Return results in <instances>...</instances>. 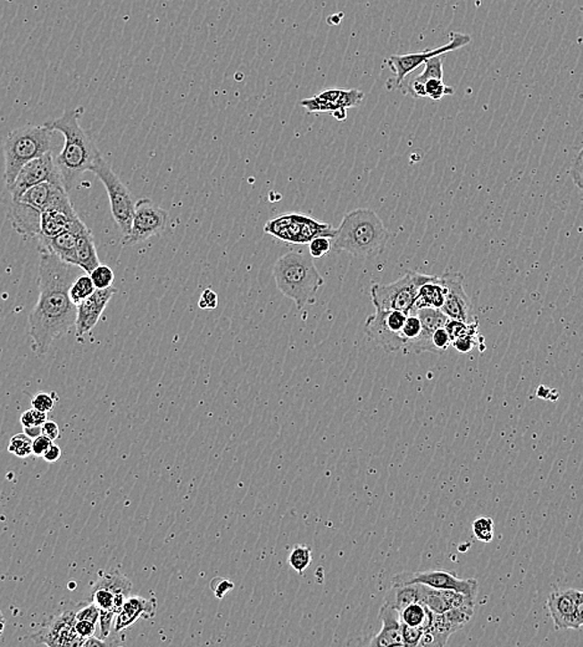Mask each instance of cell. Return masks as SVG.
Masks as SVG:
<instances>
[{
    "label": "cell",
    "instance_id": "1",
    "mask_svg": "<svg viewBox=\"0 0 583 647\" xmlns=\"http://www.w3.org/2000/svg\"><path fill=\"white\" fill-rule=\"evenodd\" d=\"M39 252V299L28 316V323L33 340L31 348L35 354L44 355L56 339L75 326L76 306L70 299L69 290L81 269L62 262L53 253Z\"/></svg>",
    "mask_w": 583,
    "mask_h": 647
},
{
    "label": "cell",
    "instance_id": "2",
    "mask_svg": "<svg viewBox=\"0 0 583 647\" xmlns=\"http://www.w3.org/2000/svg\"><path fill=\"white\" fill-rule=\"evenodd\" d=\"M84 107L66 110L58 119L47 120L43 125L64 136V147L55 158L62 185L70 191L85 172H90L101 157L90 133L80 125Z\"/></svg>",
    "mask_w": 583,
    "mask_h": 647
},
{
    "label": "cell",
    "instance_id": "3",
    "mask_svg": "<svg viewBox=\"0 0 583 647\" xmlns=\"http://www.w3.org/2000/svg\"><path fill=\"white\" fill-rule=\"evenodd\" d=\"M388 231L375 211L357 208L348 212L336 228L332 249L346 252L357 259H371L385 252Z\"/></svg>",
    "mask_w": 583,
    "mask_h": 647
},
{
    "label": "cell",
    "instance_id": "4",
    "mask_svg": "<svg viewBox=\"0 0 583 647\" xmlns=\"http://www.w3.org/2000/svg\"><path fill=\"white\" fill-rule=\"evenodd\" d=\"M278 290L293 300L297 309H304L307 304L316 301V295L325 284L312 256L291 250L277 260L272 268Z\"/></svg>",
    "mask_w": 583,
    "mask_h": 647
},
{
    "label": "cell",
    "instance_id": "5",
    "mask_svg": "<svg viewBox=\"0 0 583 647\" xmlns=\"http://www.w3.org/2000/svg\"><path fill=\"white\" fill-rule=\"evenodd\" d=\"M53 133L44 125H27L8 133L4 141L6 186L12 185L25 164L52 152Z\"/></svg>",
    "mask_w": 583,
    "mask_h": 647
},
{
    "label": "cell",
    "instance_id": "6",
    "mask_svg": "<svg viewBox=\"0 0 583 647\" xmlns=\"http://www.w3.org/2000/svg\"><path fill=\"white\" fill-rule=\"evenodd\" d=\"M132 583L129 578L120 573H100V578L91 589V601L96 605L100 611L98 624H100V636L110 646L117 645L111 639L112 624L116 615L121 610L122 605L128 601L132 592ZM115 633V631H113Z\"/></svg>",
    "mask_w": 583,
    "mask_h": 647
},
{
    "label": "cell",
    "instance_id": "7",
    "mask_svg": "<svg viewBox=\"0 0 583 647\" xmlns=\"http://www.w3.org/2000/svg\"><path fill=\"white\" fill-rule=\"evenodd\" d=\"M433 275L421 274L408 269L404 277L389 284H373L371 288V299L375 309L396 310L410 314L416 301L418 290Z\"/></svg>",
    "mask_w": 583,
    "mask_h": 647
},
{
    "label": "cell",
    "instance_id": "8",
    "mask_svg": "<svg viewBox=\"0 0 583 647\" xmlns=\"http://www.w3.org/2000/svg\"><path fill=\"white\" fill-rule=\"evenodd\" d=\"M265 233L291 244H309L316 237H334L335 228L305 214L279 215L265 224Z\"/></svg>",
    "mask_w": 583,
    "mask_h": 647
},
{
    "label": "cell",
    "instance_id": "9",
    "mask_svg": "<svg viewBox=\"0 0 583 647\" xmlns=\"http://www.w3.org/2000/svg\"><path fill=\"white\" fill-rule=\"evenodd\" d=\"M90 172L96 174L106 189L110 199L111 214L121 231L122 237L126 236L131 228L133 214H135L136 203L131 192L111 170L110 164L104 161V157L95 164Z\"/></svg>",
    "mask_w": 583,
    "mask_h": 647
},
{
    "label": "cell",
    "instance_id": "10",
    "mask_svg": "<svg viewBox=\"0 0 583 647\" xmlns=\"http://www.w3.org/2000/svg\"><path fill=\"white\" fill-rule=\"evenodd\" d=\"M407 315L396 310L376 309L375 314L370 315L364 323V334L387 353L404 350L402 329Z\"/></svg>",
    "mask_w": 583,
    "mask_h": 647
},
{
    "label": "cell",
    "instance_id": "11",
    "mask_svg": "<svg viewBox=\"0 0 583 647\" xmlns=\"http://www.w3.org/2000/svg\"><path fill=\"white\" fill-rule=\"evenodd\" d=\"M168 214L163 208L158 207L150 198L139 199L135 205L131 228L122 237L123 247H131L145 242L151 237L158 236L166 231Z\"/></svg>",
    "mask_w": 583,
    "mask_h": 647
},
{
    "label": "cell",
    "instance_id": "12",
    "mask_svg": "<svg viewBox=\"0 0 583 647\" xmlns=\"http://www.w3.org/2000/svg\"><path fill=\"white\" fill-rule=\"evenodd\" d=\"M471 38L467 34L452 33L451 40L446 46L428 49L421 53L404 54V55H392L385 60V65L395 74V84L393 88H401L408 75L420 68L428 59L434 56L445 55L446 53L455 52L461 47L468 46Z\"/></svg>",
    "mask_w": 583,
    "mask_h": 647
},
{
    "label": "cell",
    "instance_id": "13",
    "mask_svg": "<svg viewBox=\"0 0 583 647\" xmlns=\"http://www.w3.org/2000/svg\"><path fill=\"white\" fill-rule=\"evenodd\" d=\"M423 584L439 590H454L471 598H477L478 582L475 579H462L455 573L446 570H424V572H404L393 576L392 585Z\"/></svg>",
    "mask_w": 583,
    "mask_h": 647
},
{
    "label": "cell",
    "instance_id": "14",
    "mask_svg": "<svg viewBox=\"0 0 583 647\" xmlns=\"http://www.w3.org/2000/svg\"><path fill=\"white\" fill-rule=\"evenodd\" d=\"M363 98L362 91L356 88H326L322 93L301 101L300 105L307 113H329L338 122H345L347 119V109L360 106Z\"/></svg>",
    "mask_w": 583,
    "mask_h": 647
},
{
    "label": "cell",
    "instance_id": "15",
    "mask_svg": "<svg viewBox=\"0 0 583 647\" xmlns=\"http://www.w3.org/2000/svg\"><path fill=\"white\" fill-rule=\"evenodd\" d=\"M551 618L557 630H579L583 625V594L581 590H557L547 601Z\"/></svg>",
    "mask_w": 583,
    "mask_h": 647
},
{
    "label": "cell",
    "instance_id": "16",
    "mask_svg": "<svg viewBox=\"0 0 583 647\" xmlns=\"http://www.w3.org/2000/svg\"><path fill=\"white\" fill-rule=\"evenodd\" d=\"M49 181H62L55 164V158L53 157V152H47L43 156L34 158L25 164L19 171L15 180L12 181V185L6 186V189L11 193V201H17L19 197L31 187L49 182Z\"/></svg>",
    "mask_w": 583,
    "mask_h": 647
},
{
    "label": "cell",
    "instance_id": "17",
    "mask_svg": "<svg viewBox=\"0 0 583 647\" xmlns=\"http://www.w3.org/2000/svg\"><path fill=\"white\" fill-rule=\"evenodd\" d=\"M474 617V608H453L443 614H434L429 629L423 631L418 646H446L449 637L462 629Z\"/></svg>",
    "mask_w": 583,
    "mask_h": 647
},
{
    "label": "cell",
    "instance_id": "18",
    "mask_svg": "<svg viewBox=\"0 0 583 647\" xmlns=\"http://www.w3.org/2000/svg\"><path fill=\"white\" fill-rule=\"evenodd\" d=\"M75 610L76 605L65 609L64 611L54 617L39 633L30 635V639L37 643H44L47 646H84L85 639L79 636L75 631Z\"/></svg>",
    "mask_w": 583,
    "mask_h": 647
},
{
    "label": "cell",
    "instance_id": "19",
    "mask_svg": "<svg viewBox=\"0 0 583 647\" xmlns=\"http://www.w3.org/2000/svg\"><path fill=\"white\" fill-rule=\"evenodd\" d=\"M446 288L445 304L440 312L449 319L473 323L478 320L474 314L473 303L464 290V275L459 272H446L442 277Z\"/></svg>",
    "mask_w": 583,
    "mask_h": 647
},
{
    "label": "cell",
    "instance_id": "20",
    "mask_svg": "<svg viewBox=\"0 0 583 647\" xmlns=\"http://www.w3.org/2000/svg\"><path fill=\"white\" fill-rule=\"evenodd\" d=\"M84 223L76 214L71 201L60 203L41 212L39 244L47 242L52 238L64 233L66 231L75 230Z\"/></svg>",
    "mask_w": 583,
    "mask_h": 647
},
{
    "label": "cell",
    "instance_id": "21",
    "mask_svg": "<svg viewBox=\"0 0 583 647\" xmlns=\"http://www.w3.org/2000/svg\"><path fill=\"white\" fill-rule=\"evenodd\" d=\"M115 294L116 290L113 287L103 290H96L87 299L76 306L75 336L78 340H82L85 335L93 332L96 324L100 322L107 304Z\"/></svg>",
    "mask_w": 583,
    "mask_h": 647
},
{
    "label": "cell",
    "instance_id": "22",
    "mask_svg": "<svg viewBox=\"0 0 583 647\" xmlns=\"http://www.w3.org/2000/svg\"><path fill=\"white\" fill-rule=\"evenodd\" d=\"M157 614L156 598L146 599L142 596L129 595L128 601L122 605L121 610L115 618L113 631L119 634L122 630L129 629L139 618H154Z\"/></svg>",
    "mask_w": 583,
    "mask_h": 647
},
{
    "label": "cell",
    "instance_id": "23",
    "mask_svg": "<svg viewBox=\"0 0 583 647\" xmlns=\"http://www.w3.org/2000/svg\"><path fill=\"white\" fill-rule=\"evenodd\" d=\"M40 212L21 201H11L8 220L25 239H37L40 234Z\"/></svg>",
    "mask_w": 583,
    "mask_h": 647
},
{
    "label": "cell",
    "instance_id": "24",
    "mask_svg": "<svg viewBox=\"0 0 583 647\" xmlns=\"http://www.w3.org/2000/svg\"><path fill=\"white\" fill-rule=\"evenodd\" d=\"M379 618H381L382 621V629L376 636L372 637L370 646H404L401 636V620H399L398 611L387 604V602H383V607L381 608V611H379Z\"/></svg>",
    "mask_w": 583,
    "mask_h": 647
},
{
    "label": "cell",
    "instance_id": "25",
    "mask_svg": "<svg viewBox=\"0 0 583 647\" xmlns=\"http://www.w3.org/2000/svg\"><path fill=\"white\" fill-rule=\"evenodd\" d=\"M87 224L82 223L80 227L75 230L66 231L59 236L52 238L47 242L39 244V250L53 253L68 265H76V240H78L79 231Z\"/></svg>",
    "mask_w": 583,
    "mask_h": 647
},
{
    "label": "cell",
    "instance_id": "26",
    "mask_svg": "<svg viewBox=\"0 0 583 647\" xmlns=\"http://www.w3.org/2000/svg\"><path fill=\"white\" fill-rule=\"evenodd\" d=\"M100 265L93 233L87 227L82 228L76 240V266L90 274Z\"/></svg>",
    "mask_w": 583,
    "mask_h": 647
},
{
    "label": "cell",
    "instance_id": "27",
    "mask_svg": "<svg viewBox=\"0 0 583 647\" xmlns=\"http://www.w3.org/2000/svg\"><path fill=\"white\" fill-rule=\"evenodd\" d=\"M446 288L443 285L442 278L433 275L430 281L424 283L418 290L416 301H414L413 310L421 309V307H433V309H442L445 304Z\"/></svg>",
    "mask_w": 583,
    "mask_h": 647
},
{
    "label": "cell",
    "instance_id": "28",
    "mask_svg": "<svg viewBox=\"0 0 583 647\" xmlns=\"http://www.w3.org/2000/svg\"><path fill=\"white\" fill-rule=\"evenodd\" d=\"M434 613L421 602H413L399 611V620L408 626L418 627L421 631L429 629Z\"/></svg>",
    "mask_w": 583,
    "mask_h": 647
},
{
    "label": "cell",
    "instance_id": "29",
    "mask_svg": "<svg viewBox=\"0 0 583 647\" xmlns=\"http://www.w3.org/2000/svg\"><path fill=\"white\" fill-rule=\"evenodd\" d=\"M385 602L401 611L413 602H418V584H407V585H392L385 596Z\"/></svg>",
    "mask_w": 583,
    "mask_h": 647
},
{
    "label": "cell",
    "instance_id": "30",
    "mask_svg": "<svg viewBox=\"0 0 583 647\" xmlns=\"http://www.w3.org/2000/svg\"><path fill=\"white\" fill-rule=\"evenodd\" d=\"M95 290H95L90 275L80 274L72 281L71 287H70L69 290V297L72 303L78 306L81 301L87 299L90 295H93Z\"/></svg>",
    "mask_w": 583,
    "mask_h": 647
},
{
    "label": "cell",
    "instance_id": "31",
    "mask_svg": "<svg viewBox=\"0 0 583 647\" xmlns=\"http://www.w3.org/2000/svg\"><path fill=\"white\" fill-rule=\"evenodd\" d=\"M312 561V548L307 545H295L289 555V566L293 567L295 572L299 574L305 573L307 567Z\"/></svg>",
    "mask_w": 583,
    "mask_h": 647
},
{
    "label": "cell",
    "instance_id": "32",
    "mask_svg": "<svg viewBox=\"0 0 583 647\" xmlns=\"http://www.w3.org/2000/svg\"><path fill=\"white\" fill-rule=\"evenodd\" d=\"M446 332L451 336V340L462 338V336L468 335H479V320H475L473 323H464L461 320L448 319L446 324Z\"/></svg>",
    "mask_w": 583,
    "mask_h": 647
},
{
    "label": "cell",
    "instance_id": "33",
    "mask_svg": "<svg viewBox=\"0 0 583 647\" xmlns=\"http://www.w3.org/2000/svg\"><path fill=\"white\" fill-rule=\"evenodd\" d=\"M424 65H426V68H424L423 71L412 81L418 82V84H426L428 80H432V79L443 80V55L428 59Z\"/></svg>",
    "mask_w": 583,
    "mask_h": 647
},
{
    "label": "cell",
    "instance_id": "34",
    "mask_svg": "<svg viewBox=\"0 0 583 647\" xmlns=\"http://www.w3.org/2000/svg\"><path fill=\"white\" fill-rule=\"evenodd\" d=\"M421 332V320L416 313L411 312L405 318L404 329H402V336H404V351L407 350L420 338Z\"/></svg>",
    "mask_w": 583,
    "mask_h": 647
},
{
    "label": "cell",
    "instance_id": "35",
    "mask_svg": "<svg viewBox=\"0 0 583 647\" xmlns=\"http://www.w3.org/2000/svg\"><path fill=\"white\" fill-rule=\"evenodd\" d=\"M88 275L93 281L95 290H107L115 283V273L109 265H98Z\"/></svg>",
    "mask_w": 583,
    "mask_h": 647
},
{
    "label": "cell",
    "instance_id": "36",
    "mask_svg": "<svg viewBox=\"0 0 583 647\" xmlns=\"http://www.w3.org/2000/svg\"><path fill=\"white\" fill-rule=\"evenodd\" d=\"M453 347L456 351L462 354H468L473 351L475 348L479 349L480 353L486 350V339L479 335L462 336L452 341Z\"/></svg>",
    "mask_w": 583,
    "mask_h": 647
},
{
    "label": "cell",
    "instance_id": "37",
    "mask_svg": "<svg viewBox=\"0 0 583 647\" xmlns=\"http://www.w3.org/2000/svg\"><path fill=\"white\" fill-rule=\"evenodd\" d=\"M473 533L478 541L483 543H490L496 535V528H494L493 519L489 517H479L474 520Z\"/></svg>",
    "mask_w": 583,
    "mask_h": 647
},
{
    "label": "cell",
    "instance_id": "38",
    "mask_svg": "<svg viewBox=\"0 0 583 647\" xmlns=\"http://www.w3.org/2000/svg\"><path fill=\"white\" fill-rule=\"evenodd\" d=\"M31 443H33V439H30L27 433L15 434L9 442L8 451L21 458H25V457L33 455Z\"/></svg>",
    "mask_w": 583,
    "mask_h": 647
},
{
    "label": "cell",
    "instance_id": "39",
    "mask_svg": "<svg viewBox=\"0 0 583 647\" xmlns=\"http://www.w3.org/2000/svg\"><path fill=\"white\" fill-rule=\"evenodd\" d=\"M424 91H426V97L432 98L434 101L442 100L446 95L455 93L454 88L448 87V85L445 84V81L439 80V79L428 80L426 84H424Z\"/></svg>",
    "mask_w": 583,
    "mask_h": 647
},
{
    "label": "cell",
    "instance_id": "40",
    "mask_svg": "<svg viewBox=\"0 0 583 647\" xmlns=\"http://www.w3.org/2000/svg\"><path fill=\"white\" fill-rule=\"evenodd\" d=\"M430 345H432V353L443 354L448 350L452 345L451 336L446 332V325L434 330L432 338H430Z\"/></svg>",
    "mask_w": 583,
    "mask_h": 647
},
{
    "label": "cell",
    "instance_id": "41",
    "mask_svg": "<svg viewBox=\"0 0 583 647\" xmlns=\"http://www.w3.org/2000/svg\"><path fill=\"white\" fill-rule=\"evenodd\" d=\"M98 618H100V611H98L96 605L91 601V599L90 601H82L80 604H76V620L90 621V623L97 625Z\"/></svg>",
    "mask_w": 583,
    "mask_h": 647
},
{
    "label": "cell",
    "instance_id": "42",
    "mask_svg": "<svg viewBox=\"0 0 583 647\" xmlns=\"http://www.w3.org/2000/svg\"><path fill=\"white\" fill-rule=\"evenodd\" d=\"M331 249V238L329 237H316L309 243V252L312 258H322V256L329 255Z\"/></svg>",
    "mask_w": 583,
    "mask_h": 647
},
{
    "label": "cell",
    "instance_id": "43",
    "mask_svg": "<svg viewBox=\"0 0 583 647\" xmlns=\"http://www.w3.org/2000/svg\"><path fill=\"white\" fill-rule=\"evenodd\" d=\"M56 393H47V392H40L37 393V395L34 396L33 399H31V408H35V410H39L41 412H50L54 408V405H55L56 401Z\"/></svg>",
    "mask_w": 583,
    "mask_h": 647
},
{
    "label": "cell",
    "instance_id": "44",
    "mask_svg": "<svg viewBox=\"0 0 583 647\" xmlns=\"http://www.w3.org/2000/svg\"><path fill=\"white\" fill-rule=\"evenodd\" d=\"M46 420L47 414H46V412L35 410V408H30V410L25 411L21 417V422L24 428L41 427V424H43Z\"/></svg>",
    "mask_w": 583,
    "mask_h": 647
},
{
    "label": "cell",
    "instance_id": "45",
    "mask_svg": "<svg viewBox=\"0 0 583 647\" xmlns=\"http://www.w3.org/2000/svg\"><path fill=\"white\" fill-rule=\"evenodd\" d=\"M421 633H423V631L418 629V627L408 626V625L401 623V636L404 646H418Z\"/></svg>",
    "mask_w": 583,
    "mask_h": 647
},
{
    "label": "cell",
    "instance_id": "46",
    "mask_svg": "<svg viewBox=\"0 0 583 647\" xmlns=\"http://www.w3.org/2000/svg\"><path fill=\"white\" fill-rule=\"evenodd\" d=\"M198 307L202 310H214L218 307V295L213 290H203L201 299H199Z\"/></svg>",
    "mask_w": 583,
    "mask_h": 647
},
{
    "label": "cell",
    "instance_id": "47",
    "mask_svg": "<svg viewBox=\"0 0 583 647\" xmlns=\"http://www.w3.org/2000/svg\"><path fill=\"white\" fill-rule=\"evenodd\" d=\"M53 445V441L47 439V437L39 434V436L33 439L31 443V450H33V455L37 457H43L44 453L49 450V447Z\"/></svg>",
    "mask_w": 583,
    "mask_h": 647
},
{
    "label": "cell",
    "instance_id": "48",
    "mask_svg": "<svg viewBox=\"0 0 583 647\" xmlns=\"http://www.w3.org/2000/svg\"><path fill=\"white\" fill-rule=\"evenodd\" d=\"M75 631L79 636L87 640V637L94 636L95 633H96V624L90 623V621L76 620Z\"/></svg>",
    "mask_w": 583,
    "mask_h": 647
},
{
    "label": "cell",
    "instance_id": "49",
    "mask_svg": "<svg viewBox=\"0 0 583 647\" xmlns=\"http://www.w3.org/2000/svg\"><path fill=\"white\" fill-rule=\"evenodd\" d=\"M211 586L212 589H213L214 595L217 596L218 599H223V596L226 595L228 592L233 590L234 584L227 579L215 578L213 582L211 583Z\"/></svg>",
    "mask_w": 583,
    "mask_h": 647
},
{
    "label": "cell",
    "instance_id": "50",
    "mask_svg": "<svg viewBox=\"0 0 583 647\" xmlns=\"http://www.w3.org/2000/svg\"><path fill=\"white\" fill-rule=\"evenodd\" d=\"M41 434L47 437L50 441L58 440L60 437V428L58 424L54 421H46L41 424Z\"/></svg>",
    "mask_w": 583,
    "mask_h": 647
},
{
    "label": "cell",
    "instance_id": "51",
    "mask_svg": "<svg viewBox=\"0 0 583 647\" xmlns=\"http://www.w3.org/2000/svg\"><path fill=\"white\" fill-rule=\"evenodd\" d=\"M571 174L575 185L582 189V151L579 152L578 158L573 161Z\"/></svg>",
    "mask_w": 583,
    "mask_h": 647
},
{
    "label": "cell",
    "instance_id": "52",
    "mask_svg": "<svg viewBox=\"0 0 583 647\" xmlns=\"http://www.w3.org/2000/svg\"><path fill=\"white\" fill-rule=\"evenodd\" d=\"M60 457H62V449L53 443V445L49 447V450L44 453L43 458L46 459V462L54 463L59 461Z\"/></svg>",
    "mask_w": 583,
    "mask_h": 647
},
{
    "label": "cell",
    "instance_id": "53",
    "mask_svg": "<svg viewBox=\"0 0 583 647\" xmlns=\"http://www.w3.org/2000/svg\"><path fill=\"white\" fill-rule=\"evenodd\" d=\"M537 396L540 399L556 401L557 398H559V393H557L556 390L546 388V386H540L537 390Z\"/></svg>",
    "mask_w": 583,
    "mask_h": 647
},
{
    "label": "cell",
    "instance_id": "54",
    "mask_svg": "<svg viewBox=\"0 0 583 647\" xmlns=\"http://www.w3.org/2000/svg\"><path fill=\"white\" fill-rule=\"evenodd\" d=\"M94 646H110L109 643L104 642V640L98 639V637L91 636L85 640L84 646L82 647H94Z\"/></svg>",
    "mask_w": 583,
    "mask_h": 647
},
{
    "label": "cell",
    "instance_id": "55",
    "mask_svg": "<svg viewBox=\"0 0 583 647\" xmlns=\"http://www.w3.org/2000/svg\"><path fill=\"white\" fill-rule=\"evenodd\" d=\"M25 433L28 436L30 437V439H35V437L39 436L41 434V427H29V428H24Z\"/></svg>",
    "mask_w": 583,
    "mask_h": 647
},
{
    "label": "cell",
    "instance_id": "56",
    "mask_svg": "<svg viewBox=\"0 0 583 647\" xmlns=\"http://www.w3.org/2000/svg\"><path fill=\"white\" fill-rule=\"evenodd\" d=\"M4 618H3V614L0 613V636L4 633Z\"/></svg>",
    "mask_w": 583,
    "mask_h": 647
}]
</instances>
